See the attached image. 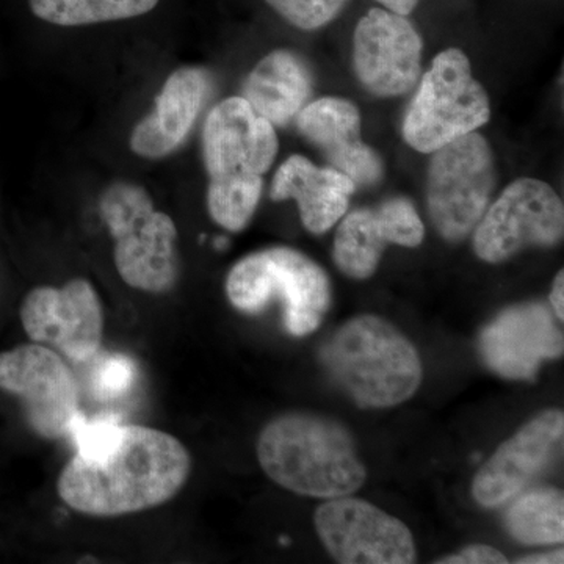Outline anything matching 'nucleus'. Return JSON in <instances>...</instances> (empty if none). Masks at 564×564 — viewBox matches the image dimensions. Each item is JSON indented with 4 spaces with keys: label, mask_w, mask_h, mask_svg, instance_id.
<instances>
[{
    "label": "nucleus",
    "mask_w": 564,
    "mask_h": 564,
    "mask_svg": "<svg viewBox=\"0 0 564 564\" xmlns=\"http://www.w3.org/2000/svg\"><path fill=\"white\" fill-rule=\"evenodd\" d=\"M508 532L519 543L562 544L564 540V497L558 489H536L518 497L508 508Z\"/></svg>",
    "instance_id": "obj_21"
},
{
    "label": "nucleus",
    "mask_w": 564,
    "mask_h": 564,
    "mask_svg": "<svg viewBox=\"0 0 564 564\" xmlns=\"http://www.w3.org/2000/svg\"><path fill=\"white\" fill-rule=\"evenodd\" d=\"M437 564H505L508 563L507 556L491 545L475 544L463 549L455 555L444 556L437 560Z\"/></svg>",
    "instance_id": "obj_24"
},
{
    "label": "nucleus",
    "mask_w": 564,
    "mask_h": 564,
    "mask_svg": "<svg viewBox=\"0 0 564 564\" xmlns=\"http://www.w3.org/2000/svg\"><path fill=\"white\" fill-rule=\"evenodd\" d=\"M425 226L408 198H391L377 209H359L344 218L334 239L333 258L340 272L367 280L377 272L388 245L415 248Z\"/></svg>",
    "instance_id": "obj_15"
},
{
    "label": "nucleus",
    "mask_w": 564,
    "mask_h": 564,
    "mask_svg": "<svg viewBox=\"0 0 564 564\" xmlns=\"http://www.w3.org/2000/svg\"><path fill=\"white\" fill-rule=\"evenodd\" d=\"M519 564H562L564 563V552L563 549H558V551L545 552V554L530 555L524 556V558H519Z\"/></svg>",
    "instance_id": "obj_26"
},
{
    "label": "nucleus",
    "mask_w": 564,
    "mask_h": 564,
    "mask_svg": "<svg viewBox=\"0 0 564 564\" xmlns=\"http://www.w3.org/2000/svg\"><path fill=\"white\" fill-rule=\"evenodd\" d=\"M481 261L500 263L529 247H555L564 234V206L551 185L532 177L511 182L474 229Z\"/></svg>",
    "instance_id": "obj_8"
},
{
    "label": "nucleus",
    "mask_w": 564,
    "mask_h": 564,
    "mask_svg": "<svg viewBox=\"0 0 564 564\" xmlns=\"http://www.w3.org/2000/svg\"><path fill=\"white\" fill-rule=\"evenodd\" d=\"M423 41L413 22L391 10L367 11L352 36V65L367 91L380 98L406 95L422 70Z\"/></svg>",
    "instance_id": "obj_13"
},
{
    "label": "nucleus",
    "mask_w": 564,
    "mask_h": 564,
    "mask_svg": "<svg viewBox=\"0 0 564 564\" xmlns=\"http://www.w3.org/2000/svg\"><path fill=\"white\" fill-rule=\"evenodd\" d=\"M426 204L436 231L462 242L484 217L496 187L491 147L477 132L459 137L432 152Z\"/></svg>",
    "instance_id": "obj_7"
},
{
    "label": "nucleus",
    "mask_w": 564,
    "mask_h": 564,
    "mask_svg": "<svg viewBox=\"0 0 564 564\" xmlns=\"http://www.w3.org/2000/svg\"><path fill=\"white\" fill-rule=\"evenodd\" d=\"M491 118V102L475 79L462 50H447L434 58L422 77L403 121L404 141L413 150L432 154L444 144L475 132Z\"/></svg>",
    "instance_id": "obj_6"
},
{
    "label": "nucleus",
    "mask_w": 564,
    "mask_h": 564,
    "mask_svg": "<svg viewBox=\"0 0 564 564\" xmlns=\"http://www.w3.org/2000/svg\"><path fill=\"white\" fill-rule=\"evenodd\" d=\"M210 91V77L202 68L170 74L155 98L154 110L137 122L131 150L148 161L169 158L180 150L202 113Z\"/></svg>",
    "instance_id": "obj_18"
},
{
    "label": "nucleus",
    "mask_w": 564,
    "mask_h": 564,
    "mask_svg": "<svg viewBox=\"0 0 564 564\" xmlns=\"http://www.w3.org/2000/svg\"><path fill=\"white\" fill-rule=\"evenodd\" d=\"M480 350L486 366L500 377L533 380L541 364L563 355V333L544 304H519L486 326Z\"/></svg>",
    "instance_id": "obj_14"
},
{
    "label": "nucleus",
    "mask_w": 564,
    "mask_h": 564,
    "mask_svg": "<svg viewBox=\"0 0 564 564\" xmlns=\"http://www.w3.org/2000/svg\"><path fill=\"white\" fill-rule=\"evenodd\" d=\"M300 133L325 155L337 172L358 187H372L383 177L380 155L361 139V113L343 98H322L307 104L295 118Z\"/></svg>",
    "instance_id": "obj_17"
},
{
    "label": "nucleus",
    "mask_w": 564,
    "mask_h": 564,
    "mask_svg": "<svg viewBox=\"0 0 564 564\" xmlns=\"http://www.w3.org/2000/svg\"><path fill=\"white\" fill-rule=\"evenodd\" d=\"M256 452L267 477L300 496L336 499L366 484L351 433L323 415H278L263 426Z\"/></svg>",
    "instance_id": "obj_2"
},
{
    "label": "nucleus",
    "mask_w": 564,
    "mask_h": 564,
    "mask_svg": "<svg viewBox=\"0 0 564 564\" xmlns=\"http://www.w3.org/2000/svg\"><path fill=\"white\" fill-rule=\"evenodd\" d=\"M310 66L295 52H270L248 74L243 96L256 113L276 128L291 124L313 98Z\"/></svg>",
    "instance_id": "obj_20"
},
{
    "label": "nucleus",
    "mask_w": 564,
    "mask_h": 564,
    "mask_svg": "<svg viewBox=\"0 0 564 564\" xmlns=\"http://www.w3.org/2000/svg\"><path fill=\"white\" fill-rule=\"evenodd\" d=\"M267 6L302 31H317L339 17L348 0H265Z\"/></svg>",
    "instance_id": "obj_23"
},
{
    "label": "nucleus",
    "mask_w": 564,
    "mask_h": 564,
    "mask_svg": "<svg viewBox=\"0 0 564 564\" xmlns=\"http://www.w3.org/2000/svg\"><path fill=\"white\" fill-rule=\"evenodd\" d=\"M315 530L337 563L411 564L417 558L410 529L366 500L328 499L315 511Z\"/></svg>",
    "instance_id": "obj_11"
},
{
    "label": "nucleus",
    "mask_w": 564,
    "mask_h": 564,
    "mask_svg": "<svg viewBox=\"0 0 564 564\" xmlns=\"http://www.w3.org/2000/svg\"><path fill=\"white\" fill-rule=\"evenodd\" d=\"M191 473L192 456L177 437L131 423L82 447L63 467L57 492L77 513L118 518L170 502Z\"/></svg>",
    "instance_id": "obj_1"
},
{
    "label": "nucleus",
    "mask_w": 564,
    "mask_h": 564,
    "mask_svg": "<svg viewBox=\"0 0 564 564\" xmlns=\"http://www.w3.org/2000/svg\"><path fill=\"white\" fill-rule=\"evenodd\" d=\"M99 214L113 237V261L121 280L148 293H169L181 278L176 225L155 210L139 184L115 181L99 196Z\"/></svg>",
    "instance_id": "obj_4"
},
{
    "label": "nucleus",
    "mask_w": 564,
    "mask_h": 564,
    "mask_svg": "<svg viewBox=\"0 0 564 564\" xmlns=\"http://www.w3.org/2000/svg\"><path fill=\"white\" fill-rule=\"evenodd\" d=\"M375 2L381 3L386 10L403 14V17L413 13L415 7L419 6V0H375Z\"/></svg>",
    "instance_id": "obj_27"
},
{
    "label": "nucleus",
    "mask_w": 564,
    "mask_h": 564,
    "mask_svg": "<svg viewBox=\"0 0 564 564\" xmlns=\"http://www.w3.org/2000/svg\"><path fill=\"white\" fill-rule=\"evenodd\" d=\"M355 182L333 166L321 169L303 155H291L274 173L273 202L295 199L304 228L325 234L344 217Z\"/></svg>",
    "instance_id": "obj_19"
},
{
    "label": "nucleus",
    "mask_w": 564,
    "mask_h": 564,
    "mask_svg": "<svg viewBox=\"0 0 564 564\" xmlns=\"http://www.w3.org/2000/svg\"><path fill=\"white\" fill-rule=\"evenodd\" d=\"M563 411H544L525 423L481 467L474 478L473 496L481 507H499L513 499L544 469L562 444Z\"/></svg>",
    "instance_id": "obj_16"
},
{
    "label": "nucleus",
    "mask_w": 564,
    "mask_h": 564,
    "mask_svg": "<svg viewBox=\"0 0 564 564\" xmlns=\"http://www.w3.org/2000/svg\"><path fill=\"white\" fill-rule=\"evenodd\" d=\"M280 150L272 122L240 96L218 102L207 115L203 158L209 182L262 180Z\"/></svg>",
    "instance_id": "obj_12"
},
{
    "label": "nucleus",
    "mask_w": 564,
    "mask_h": 564,
    "mask_svg": "<svg viewBox=\"0 0 564 564\" xmlns=\"http://www.w3.org/2000/svg\"><path fill=\"white\" fill-rule=\"evenodd\" d=\"M0 389L21 400L29 425L44 440L65 436L79 414L76 375L47 345L0 352Z\"/></svg>",
    "instance_id": "obj_9"
},
{
    "label": "nucleus",
    "mask_w": 564,
    "mask_h": 564,
    "mask_svg": "<svg viewBox=\"0 0 564 564\" xmlns=\"http://www.w3.org/2000/svg\"><path fill=\"white\" fill-rule=\"evenodd\" d=\"M322 362L334 383L361 406H395L422 383L414 345L377 315H359L340 326L323 347Z\"/></svg>",
    "instance_id": "obj_3"
},
{
    "label": "nucleus",
    "mask_w": 564,
    "mask_h": 564,
    "mask_svg": "<svg viewBox=\"0 0 564 564\" xmlns=\"http://www.w3.org/2000/svg\"><path fill=\"white\" fill-rule=\"evenodd\" d=\"M159 0H29L36 18L62 28L132 20L158 7Z\"/></svg>",
    "instance_id": "obj_22"
},
{
    "label": "nucleus",
    "mask_w": 564,
    "mask_h": 564,
    "mask_svg": "<svg viewBox=\"0 0 564 564\" xmlns=\"http://www.w3.org/2000/svg\"><path fill=\"white\" fill-rule=\"evenodd\" d=\"M20 317L32 343L51 345L69 361H88L101 350L102 302L84 278H74L63 288L32 289L22 300Z\"/></svg>",
    "instance_id": "obj_10"
},
{
    "label": "nucleus",
    "mask_w": 564,
    "mask_h": 564,
    "mask_svg": "<svg viewBox=\"0 0 564 564\" xmlns=\"http://www.w3.org/2000/svg\"><path fill=\"white\" fill-rule=\"evenodd\" d=\"M551 303L552 307H554V313L560 321L564 318V273L563 270L558 274H556L554 281V288H552L551 292Z\"/></svg>",
    "instance_id": "obj_25"
},
{
    "label": "nucleus",
    "mask_w": 564,
    "mask_h": 564,
    "mask_svg": "<svg viewBox=\"0 0 564 564\" xmlns=\"http://www.w3.org/2000/svg\"><path fill=\"white\" fill-rule=\"evenodd\" d=\"M225 289L229 303L248 315L261 314L273 302H281L285 332L295 337L314 333L332 306L328 274L291 247L245 256L229 270Z\"/></svg>",
    "instance_id": "obj_5"
}]
</instances>
